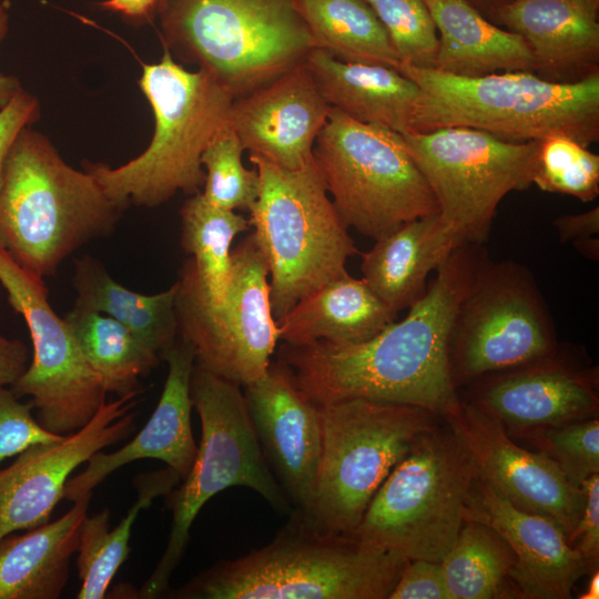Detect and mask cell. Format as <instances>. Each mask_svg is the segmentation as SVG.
I'll list each match as a JSON object with an SVG mask.
<instances>
[{
	"label": "cell",
	"instance_id": "1",
	"mask_svg": "<svg viewBox=\"0 0 599 599\" xmlns=\"http://www.w3.org/2000/svg\"><path fill=\"white\" fill-rule=\"evenodd\" d=\"M487 257L481 244H463L437 266L424 296L402 321L358 344L282 343L277 361L318 406L369 398L443 415L459 399L448 355L451 325Z\"/></svg>",
	"mask_w": 599,
	"mask_h": 599
},
{
	"label": "cell",
	"instance_id": "2",
	"mask_svg": "<svg viewBox=\"0 0 599 599\" xmlns=\"http://www.w3.org/2000/svg\"><path fill=\"white\" fill-rule=\"evenodd\" d=\"M267 545L220 560L165 598L388 599L406 564L402 556L361 546L293 509Z\"/></svg>",
	"mask_w": 599,
	"mask_h": 599
},
{
	"label": "cell",
	"instance_id": "3",
	"mask_svg": "<svg viewBox=\"0 0 599 599\" xmlns=\"http://www.w3.org/2000/svg\"><path fill=\"white\" fill-rule=\"evenodd\" d=\"M124 210L31 125L17 135L0 186V244L20 266L54 275L81 246L110 235Z\"/></svg>",
	"mask_w": 599,
	"mask_h": 599
},
{
	"label": "cell",
	"instance_id": "4",
	"mask_svg": "<svg viewBox=\"0 0 599 599\" xmlns=\"http://www.w3.org/2000/svg\"><path fill=\"white\" fill-rule=\"evenodd\" d=\"M419 89L410 132L469 128L524 143L566 135L588 148L599 139V73L556 83L532 72L466 78L400 62Z\"/></svg>",
	"mask_w": 599,
	"mask_h": 599
},
{
	"label": "cell",
	"instance_id": "5",
	"mask_svg": "<svg viewBox=\"0 0 599 599\" xmlns=\"http://www.w3.org/2000/svg\"><path fill=\"white\" fill-rule=\"evenodd\" d=\"M139 85L154 115L146 149L116 167L84 161L104 193L118 205L155 207L177 192L193 195L204 185L201 156L229 124L233 97L206 70H186L167 50L144 64Z\"/></svg>",
	"mask_w": 599,
	"mask_h": 599
},
{
	"label": "cell",
	"instance_id": "6",
	"mask_svg": "<svg viewBox=\"0 0 599 599\" xmlns=\"http://www.w3.org/2000/svg\"><path fill=\"white\" fill-rule=\"evenodd\" d=\"M154 18L163 49L210 72L233 99L304 63L314 50L294 0H158Z\"/></svg>",
	"mask_w": 599,
	"mask_h": 599
},
{
	"label": "cell",
	"instance_id": "7",
	"mask_svg": "<svg viewBox=\"0 0 599 599\" xmlns=\"http://www.w3.org/2000/svg\"><path fill=\"white\" fill-rule=\"evenodd\" d=\"M261 181L251 207L253 237L268 268L270 302L276 323L303 297L347 273L358 253L336 211L314 156L286 170L250 154Z\"/></svg>",
	"mask_w": 599,
	"mask_h": 599
},
{
	"label": "cell",
	"instance_id": "8",
	"mask_svg": "<svg viewBox=\"0 0 599 599\" xmlns=\"http://www.w3.org/2000/svg\"><path fill=\"white\" fill-rule=\"evenodd\" d=\"M191 399L201 420V441L189 474L166 496L172 511L170 535L161 559L138 592L144 599L165 596L197 514L220 491L250 488L276 511H292L261 450L241 386L195 365Z\"/></svg>",
	"mask_w": 599,
	"mask_h": 599
},
{
	"label": "cell",
	"instance_id": "9",
	"mask_svg": "<svg viewBox=\"0 0 599 599\" xmlns=\"http://www.w3.org/2000/svg\"><path fill=\"white\" fill-rule=\"evenodd\" d=\"M477 476L453 433L434 427L393 468L351 536L368 549L441 562L465 522Z\"/></svg>",
	"mask_w": 599,
	"mask_h": 599
},
{
	"label": "cell",
	"instance_id": "10",
	"mask_svg": "<svg viewBox=\"0 0 599 599\" xmlns=\"http://www.w3.org/2000/svg\"><path fill=\"white\" fill-rule=\"evenodd\" d=\"M402 136L438 205L433 232L438 265L458 246L485 242L501 200L532 184L540 141L508 142L469 128Z\"/></svg>",
	"mask_w": 599,
	"mask_h": 599
},
{
	"label": "cell",
	"instance_id": "11",
	"mask_svg": "<svg viewBox=\"0 0 599 599\" xmlns=\"http://www.w3.org/2000/svg\"><path fill=\"white\" fill-rule=\"evenodd\" d=\"M321 408L322 453L307 512L314 524L352 535L373 496L424 433L435 413L369 398H348Z\"/></svg>",
	"mask_w": 599,
	"mask_h": 599
},
{
	"label": "cell",
	"instance_id": "12",
	"mask_svg": "<svg viewBox=\"0 0 599 599\" xmlns=\"http://www.w3.org/2000/svg\"><path fill=\"white\" fill-rule=\"evenodd\" d=\"M313 156L345 225L367 237L377 240L438 213L428 183L396 131L331 108Z\"/></svg>",
	"mask_w": 599,
	"mask_h": 599
},
{
	"label": "cell",
	"instance_id": "13",
	"mask_svg": "<svg viewBox=\"0 0 599 599\" xmlns=\"http://www.w3.org/2000/svg\"><path fill=\"white\" fill-rule=\"evenodd\" d=\"M176 282L179 335L193 347L195 365L240 386L261 378L280 339L267 264L253 234L232 248L230 283L220 304L204 297L191 257Z\"/></svg>",
	"mask_w": 599,
	"mask_h": 599
},
{
	"label": "cell",
	"instance_id": "14",
	"mask_svg": "<svg viewBox=\"0 0 599 599\" xmlns=\"http://www.w3.org/2000/svg\"><path fill=\"white\" fill-rule=\"evenodd\" d=\"M557 349L555 324L532 273L519 263L487 257L451 325L448 355L455 385Z\"/></svg>",
	"mask_w": 599,
	"mask_h": 599
},
{
	"label": "cell",
	"instance_id": "15",
	"mask_svg": "<svg viewBox=\"0 0 599 599\" xmlns=\"http://www.w3.org/2000/svg\"><path fill=\"white\" fill-rule=\"evenodd\" d=\"M0 284L22 315L33 354L26 372L10 386L31 396L37 420L58 435L72 434L105 403L101 378L89 366L64 318L53 311L43 278L20 266L0 244Z\"/></svg>",
	"mask_w": 599,
	"mask_h": 599
},
{
	"label": "cell",
	"instance_id": "16",
	"mask_svg": "<svg viewBox=\"0 0 599 599\" xmlns=\"http://www.w3.org/2000/svg\"><path fill=\"white\" fill-rule=\"evenodd\" d=\"M443 415L478 476L519 509L552 519L569 542L583 508L581 488L547 455L512 441L501 420L475 402L459 397Z\"/></svg>",
	"mask_w": 599,
	"mask_h": 599
},
{
	"label": "cell",
	"instance_id": "17",
	"mask_svg": "<svg viewBox=\"0 0 599 599\" xmlns=\"http://www.w3.org/2000/svg\"><path fill=\"white\" fill-rule=\"evenodd\" d=\"M140 393L104 403L79 430L58 441L33 445L0 469V539L50 520L71 474L95 453L134 432L136 414L132 409Z\"/></svg>",
	"mask_w": 599,
	"mask_h": 599
},
{
	"label": "cell",
	"instance_id": "18",
	"mask_svg": "<svg viewBox=\"0 0 599 599\" xmlns=\"http://www.w3.org/2000/svg\"><path fill=\"white\" fill-rule=\"evenodd\" d=\"M243 387L261 450L288 498L292 510L307 512L314 496L322 453L321 408L294 383L284 364Z\"/></svg>",
	"mask_w": 599,
	"mask_h": 599
},
{
	"label": "cell",
	"instance_id": "19",
	"mask_svg": "<svg viewBox=\"0 0 599 599\" xmlns=\"http://www.w3.org/2000/svg\"><path fill=\"white\" fill-rule=\"evenodd\" d=\"M464 519L484 524L515 556L510 579L524 598H571L575 583L591 566L552 519L514 506L479 476L467 498Z\"/></svg>",
	"mask_w": 599,
	"mask_h": 599
},
{
	"label": "cell",
	"instance_id": "20",
	"mask_svg": "<svg viewBox=\"0 0 599 599\" xmlns=\"http://www.w3.org/2000/svg\"><path fill=\"white\" fill-rule=\"evenodd\" d=\"M331 108L302 63L233 99L229 124L250 154L297 170L313 159L315 140Z\"/></svg>",
	"mask_w": 599,
	"mask_h": 599
},
{
	"label": "cell",
	"instance_id": "21",
	"mask_svg": "<svg viewBox=\"0 0 599 599\" xmlns=\"http://www.w3.org/2000/svg\"><path fill=\"white\" fill-rule=\"evenodd\" d=\"M167 376L159 403L138 435L120 449L95 453L87 467L70 477L63 499L74 501L92 495V490L109 475L135 460L158 459L182 479L189 474L197 451L191 424V378L195 366L194 349L176 339L163 354Z\"/></svg>",
	"mask_w": 599,
	"mask_h": 599
},
{
	"label": "cell",
	"instance_id": "22",
	"mask_svg": "<svg viewBox=\"0 0 599 599\" xmlns=\"http://www.w3.org/2000/svg\"><path fill=\"white\" fill-rule=\"evenodd\" d=\"M473 400L518 427L558 426L598 412L597 378L550 356L489 374Z\"/></svg>",
	"mask_w": 599,
	"mask_h": 599
},
{
	"label": "cell",
	"instance_id": "23",
	"mask_svg": "<svg viewBox=\"0 0 599 599\" xmlns=\"http://www.w3.org/2000/svg\"><path fill=\"white\" fill-rule=\"evenodd\" d=\"M496 24L526 40L544 80L576 83L599 73V0H509Z\"/></svg>",
	"mask_w": 599,
	"mask_h": 599
},
{
	"label": "cell",
	"instance_id": "24",
	"mask_svg": "<svg viewBox=\"0 0 599 599\" xmlns=\"http://www.w3.org/2000/svg\"><path fill=\"white\" fill-rule=\"evenodd\" d=\"M326 102L355 121L410 132L418 85L394 68L344 62L314 49L305 60Z\"/></svg>",
	"mask_w": 599,
	"mask_h": 599
},
{
	"label": "cell",
	"instance_id": "25",
	"mask_svg": "<svg viewBox=\"0 0 599 599\" xmlns=\"http://www.w3.org/2000/svg\"><path fill=\"white\" fill-rule=\"evenodd\" d=\"M92 495L54 521L0 539V599H58L69 578Z\"/></svg>",
	"mask_w": 599,
	"mask_h": 599
},
{
	"label": "cell",
	"instance_id": "26",
	"mask_svg": "<svg viewBox=\"0 0 599 599\" xmlns=\"http://www.w3.org/2000/svg\"><path fill=\"white\" fill-rule=\"evenodd\" d=\"M438 33L434 68L458 77L535 72L526 40L489 21L467 0H426Z\"/></svg>",
	"mask_w": 599,
	"mask_h": 599
},
{
	"label": "cell",
	"instance_id": "27",
	"mask_svg": "<svg viewBox=\"0 0 599 599\" xmlns=\"http://www.w3.org/2000/svg\"><path fill=\"white\" fill-rule=\"evenodd\" d=\"M396 315L363 278L347 272L303 297L276 324L282 343L351 345L373 338Z\"/></svg>",
	"mask_w": 599,
	"mask_h": 599
},
{
	"label": "cell",
	"instance_id": "28",
	"mask_svg": "<svg viewBox=\"0 0 599 599\" xmlns=\"http://www.w3.org/2000/svg\"><path fill=\"white\" fill-rule=\"evenodd\" d=\"M73 263L74 306L114 318L163 359L164 352L179 335L177 282L161 293L144 295L122 286L99 260L90 255L74 258Z\"/></svg>",
	"mask_w": 599,
	"mask_h": 599
},
{
	"label": "cell",
	"instance_id": "29",
	"mask_svg": "<svg viewBox=\"0 0 599 599\" xmlns=\"http://www.w3.org/2000/svg\"><path fill=\"white\" fill-rule=\"evenodd\" d=\"M436 216L403 224L375 240L374 246L362 254L363 280L396 314L424 296L427 276L438 266L433 246Z\"/></svg>",
	"mask_w": 599,
	"mask_h": 599
},
{
	"label": "cell",
	"instance_id": "30",
	"mask_svg": "<svg viewBox=\"0 0 599 599\" xmlns=\"http://www.w3.org/2000/svg\"><path fill=\"white\" fill-rule=\"evenodd\" d=\"M180 481V476L170 467L140 476L136 480L139 498L113 529H110L108 509L85 517L77 549L81 580L78 599L105 598L114 575L129 557L131 531L140 511L156 497L167 496Z\"/></svg>",
	"mask_w": 599,
	"mask_h": 599
},
{
	"label": "cell",
	"instance_id": "31",
	"mask_svg": "<svg viewBox=\"0 0 599 599\" xmlns=\"http://www.w3.org/2000/svg\"><path fill=\"white\" fill-rule=\"evenodd\" d=\"M314 49L354 63L397 70L400 60L378 17L365 0H294Z\"/></svg>",
	"mask_w": 599,
	"mask_h": 599
},
{
	"label": "cell",
	"instance_id": "32",
	"mask_svg": "<svg viewBox=\"0 0 599 599\" xmlns=\"http://www.w3.org/2000/svg\"><path fill=\"white\" fill-rule=\"evenodd\" d=\"M63 318L106 393L142 392L139 380L160 364L159 353L108 315L73 306Z\"/></svg>",
	"mask_w": 599,
	"mask_h": 599
},
{
	"label": "cell",
	"instance_id": "33",
	"mask_svg": "<svg viewBox=\"0 0 599 599\" xmlns=\"http://www.w3.org/2000/svg\"><path fill=\"white\" fill-rule=\"evenodd\" d=\"M180 215L181 246L193 261L204 297L220 304L230 283L232 243L251 229L250 220L211 204L202 192L190 195Z\"/></svg>",
	"mask_w": 599,
	"mask_h": 599
},
{
	"label": "cell",
	"instance_id": "34",
	"mask_svg": "<svg viewBox=\"0 0 599 599\" xmlns=\"http://www.w3.org/2000/svg\"><path fill=\"white\" fill-rule=\"evenodd\" d=\"M440 564L450 599H491L501 597L515 556L494 529L465 520Z\"/></svg>",
	"mask_w": 599,
	"mask_h": 599
},
{
	"label": "cell",
	"instance_id": "35",
	"mask_svg": "<svg viewBox=\"0 0 599 599\" xmlns=\"http://www.w3.org/2000/svg\"><path fill=\"white\" fill-rule=\"evenodd\" d=\"M244 148L226 124L211 140L201 156L205 171L203 196L211 204L230 211H250L256 202L261 181L255 167L242 162Z\"/></svg>",
	"mask_w": 599,
	"mask_h": 599
},
{
	"label": "cell",
	"instance_id": "36",
	"mask_svg": "<svg viewBox=\"0 0 599 599\" xmlns=\"http://www.w3.org/2000/svg\"><path fill=\"white\" fill-rule=\"evenodd\" d=\"M532 184L544 192L593 201L599 194V156L573 139L550 135L540 141Z\"/></svg>",
	"mask_w": 599,
	"mask_h": 599
},
{
	"label": "cell",
	"instance_id": "37",
	"mask_svg": "<svg viewBox=\"0 0 599 599\" xmlns=\"http://www.w3.org/2000/svg\"><path fill=\"white\" fill-rule=\"evenodd\" d=\"M384 26L400 62L434 68L438 33L426 0H365Z\"/></svg>",
	"mask_w": 599,
	"mask_h": 599
},
{
	"label": "cell",
	"instance_id": "38",
	"mask_svg": "<svg viewBox=\"0 0 599 599\" xmlns=\"http://www.w3.org/2000/svg\"><path fill=\"white\" fill-rule=\"evenodd\" d=\"M544 454L551 458L576 488L599 473V422L586 418L552 426L542 439Z\"/></svg>",
	"mask_w": 599,
	"mask_h": 599
},
{
	"label": "cell",
	"instance_id": "39",
	"mask_svg": "<svg viewBox=\"0 0 599 599\" xmlns=\"http://www.w3.org/2000/svg\"><path fill=\"white\" fill-rule=\"evenodd\" d=\"M31 402L21 403L10 388L0 385V464L37 444L61 440L44 429L31 414Z\"/></svg>",
	"mask_w": 599,
	"mask_h": 599
},
{
	"label": "cell",
	"instance_id": "40",
	"mask_svg": "<svg viewBox=\"0 0 599 599\" xmlns=\"http://www.w3.org/2000/svg\"><path fill=\"white\" fill-rule=\"evenodd\" d=\"M388 599H450L441 564L409 560Z\"/></svg>",
	"mask_w": 599,
	"mask_h": 599
},
{
	"label": "cell",
	"instance_id": "41",
	"mask_svg": "<svg viewBox=\"0 0 599 599\" xmlns=\"http://www.w3.org/2000/svg\"><path fill=\"white\" fill-rule=\"evenodd\" d=\"M40 116V103L30 92L21 89L0 106V186L8 152L22 129Z\"/></svg>",
	"mask_w": 599,
	"mask_h": 599
},
{
	"label": "cell",
	"instance_id": "42",
	"mask_svg": "<svg viewBox=\"0 0 599 599\" xmlns=\"http://www.w3.org/2000/svg\"><path fill=\"white\" fill-rule=\"evenodd\" d=\"M583 508L569 544L593 565L599 555V473L591 475L582 485Z\"/></svg>",
	"mask_w": 599,
	"mask_h": 599
},
{
	"label": "cell",
	"instance_id": "43",
	"mask_svg": "<svg viewBox=\"0 0 599 599\" xmlns=\"http://www.w3.org/2000/svg\"><path fill=\"white\" fill-rule=\"evenodd\" d=\"M29 366V349L20 339L0 335V385L11 386Z\"/></svg>",
	"mask_w": 599,
	"mask_h": 599
},
{
	"label": "cell",
	"instance_id": "44",
	"mask_svg": "<svg viewBox=\"0 0 599 599\" xmlns=\"http://www.w3.org/2000/svg\"><path fill=\"white\" fill-rule=\"evenodd\" d=\"M554 225L561 242L595 236L599 232V207L578 214H565L554 220Z\"/></svg>",
	"mask_w": 599,
	"mask_h": 599
},
{
	"label": "cell",
	"instance_id": "45",
	"mask_svg": "<svg viewBox=\"0 0 599 599\" xmlns=\"http://www.w3.org/2000/svg\"><path fill=\"white\" fill-rule=\"evenodd\" d=\"M156 2L158 0H103L100 6L131 24L142 26L154 18Z\"/></svg>",
	"mask_w": 599,
	"mask_h": 599
},
{
	"label": "cell",
	"instance_id": "46",
	"mask_svg": "<svg viewBox=\"0 0 599 599\" xmlns=\"http://www.w3.org/2000/svg\"><path fill=\"white\" fill-rule=\"evenodd\" d=\"M23 89L17 77L0 72V106Z\"/></svg>",
	"mask_w": 599,
	"mask_h": 599
},
{
	"label": "cell",
	"instance_id": "47",
	"mask_svg": "<svg viewBox=\"0 0 599 599\" xmlns=\"http://www.w3.org/2000/svg\"><path fill=\"white\" fill-rule=\"evenodd\" d=\"M489 21L496 23L497 13L501 6L509 0H467Z\"/></svg>",
	"mask_w": 599,
	"mask_h": 599
},
{
	"label": "cell",
	"instance_id": "48",
	"mask_svg": "<svg viewBox=\"0 0 599 599\" xmlns=\"http://www.w3.org/2000/svg\"><path fill=\"white\" fill-rule=\"evenodd\" d=\"M575 248L585 257L592 261H598L599 257V240L596 236H589L572 242Z\"/></svg>",
	"mask_w": 599,
	"mask_h": 599
},
{
	"label": "cell",
	"instance_id": "49",
	"mask_svg": "<svg viewBox=\"0 0 599 599\" xmlns=\"http://www.w3.org/2000/svg\"><path fill=\"white\" fill-rule=\"evenodd\" d=\"M9 29V13L6 4L0 1V43L3 41Z\"/></svg>",
	"mask_w": 599,
	"mask_h": 599
},
{
	"label": "cell",
	"instance_id": "50",
	"mask_svg": "<svg viewBox=\"0 0 599 599\" xmlns=\"http://www.w3.org/2000/svg\"><path fill=\"white\" fill-rule=\"evenodd\" d=\"M583 595L581 597L583 599H597L599 597V578L597 572L592 576L589 587Z\"/></svg>",
	"mask_w": 599,
	"mask_h": 599
}]
</instances>
